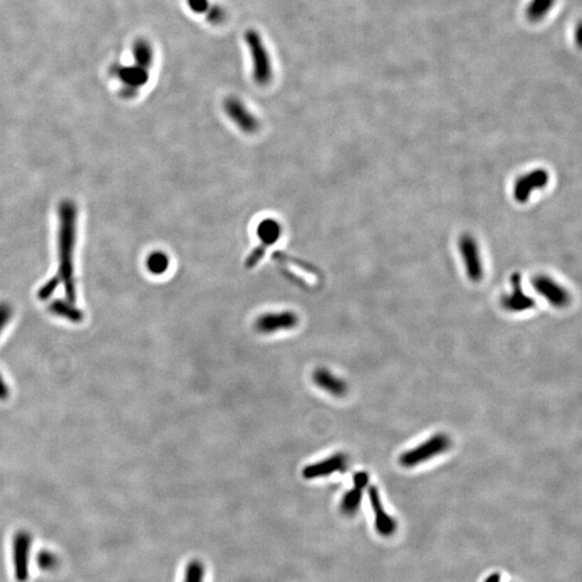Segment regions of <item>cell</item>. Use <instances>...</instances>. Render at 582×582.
<instances>
[{
  "instance_id": "13",
  "label": "cell",
  "mask_w": 582,
  "mask_h": 582,
  "mask_svg": "<svg viewBox=\"0 0 582 582\" xmlns=\"http://www.w3.org/2000/svg\"><path fill=\"white\" fill-rule=\"evenodd\" d=\"M312 379L315 384L332 396L343 397L349 391L346 382L337 377L327 368H318L313 372Z\"/></svg>"
},
{
  "instance_id": "8",
  "label": "cell",
  "mask_w": 582,
  "mask_h": 582,
  "mask_svg": "<svg viewBox=\"0 0 582 582\" xmlns=\"http://www.w3.org/2000/svg\"><path fill=\"white\" fill-rule=\"evenodd\" d=\"M501 306L511 313H523L532 310L536 302L533 298L526 295L523 289L520 274L515 273L511 276V289L501 297Z\"/></svg>"
},
{
  "instance_id": "12",
  "label": "cell",
  "mask_w": 582,
  "mask_h": 582,
  "mask_svg": "<svg viewBox=\"0 0 582 582\" xmlns=\"http://www.w3.org/2000/svg\"><path fill=\"white\" fill-rule=\"evenodd\" d=\"M354 486L343 495L340 503V510L345 515H354L360 510L362 505L364 490L369 484V475L364 471H360L354 475Z\"/></svg>"
},
{
  "instance_id": "9",
  "label": "cell",
  "mask_w": 582,
  "mask_h": 582,
  "mask_svg": "<svg viewBox=\"0 0 582 582\" xmlns=\"http://www.w3.org/2000/svg\"><path fill=\"white\" fill-rule=\"evenodd\" d=\"M225 112L246 134H255L260 127L259 120L248 110L240 99L229 97L225 102Z\"/></svg>"
},
{
  "instance_id": "1",
  "label": "cell",
  "mask_w": 582,
  "mask_h": 582,
  "mask_svg": "<svg viewBox=\"0 0 582 582\" xmlns=\"http://www.w3.org/2000/svg\"><path fill=\"white\" fill-rule=\"evenodd\" d=\"M450 446L451 439L448 438V435L436 434L419 446H414L411 450L402 453L399 457V463L406 468H413L441 455L448 451Z\"/></svg>"
},
{
  "instance_id": "14",
  "label": "cell",
  "mask_w": 582,
  "mask_h": 582,
  "mask_svg": "<svg viewBox=\"0 0 582 582\" xmlns=\"http://www.w3.org/2000/svg\"><path fill=\"white\" fill-rule=\"evenodd\" d=\"M257 234L258 238H260V245L268 248L276 244L282 236V226L274 219H265L259 223Z\"/></svg>"
},
{
  "instance_id": "4",
  "label": "cell",
  "mask_w": 582,
  "mask_h": 582,
  "mask_svg": "<svg viewBox=\"0 0 582 582\" xmlns=\"http://www.w3.org/2000/svg\"><path fill=\"white\" fill-rule=\"evenodd\" d=\"M32 535L28 530H19L13 538V564L15 579L26 582L28 579V564L32 549Z\"/></svg>"
},
{
  "instance_id": "3",
  "label": "cell",
  "mask_w": 582,
  "mask_h": 582,
  "mask_svg": "<svg viewBox=\"0 0 582 582\" xmlns=\"http://www.w3.org/2000/svg\"><path fill=\"white\" fill-rule=\"evenodd\" d=\"M246 38H247L248 45L251 48V56H253V78L259 85H265L272 77L270 59H269L267 50L257 32H249Z\"/></svg>"
},
{
  "instance_id": "10",
  "label": "cell",
  "mask_w": 582,
  "mask_h": 582,
  "mask_svg": "<svg viewBox=\"0 0 582 582\" xmlns=\"http://www.w3.org/2000/svg\"><path fill=\"white\" fill-rule=\"evenodd\" d=\"M347 466H349V457L346 454H333L328 459L304 467L302 470V477L306 480L324 478V477L331 476L333 473L344 472L347 469Z\"/></svg>"
},
{
  "instance_id": "11",
  "label": "cell",
  "mask_w": 582,
  "mask_h": 582,
  "mask_svg": "<svg viewBox=\"0 0 582 582\" xmlns=\"http://www.w3.org/2000/svg\"><path fill=\"white\" fill-rule=\"evenodd\" d=\"M368 492H369L368 494H369L370 505H371L372 511L374 513L375 530L380 535L384 536V537L392 536L396 530V521L385 511L383 503H382L379 490L375 486H371Z\"/></svg>"
},
{
  "instance_id": "15",
  "label": "cell",
  "mask_w": 582,
  "mask_h": 582,
  "mask_svg": "<svg viewBox=\"0 0 582 582\" xmlns=\"http://www.w3.org/2000/svg\"><path fill=\"white\" fill-rule=\"evenodd\" d=\"M51 311L57 316L70 320L72 322H80L83 320V314L74 305L64 301H56L51 305Z\"/></svg>"
},
{
  "instance_id": "17",
  "label": "cell",
  "mask_w": 582,
  "mask_h": 582,
  "mask_svg": "<svg viewBox=\"0 0 582 582\" xmlns=\"http://www.w3.org/2000/svg\"><path fill=\"white\" fill-rule=\"evenodd\" d=\"M273 257H274V259H276V261H278V262L289 263V264L295 265V267H298V268L301 269V270L304 271V272L309 273V274L318 276V269L315 268L314 265L311 264V263L305 262V261L301 260V259L291 257V256L287 255V253H280V251H276V253H274Z\"/></svg>"
},
{
  "instance_id": "25",
  "label": "cell",
  "mask_w": 582,
  "mask_h": 582,
  "mask_svg": "<svg viewBox=\"0 0 582 582\" xmlns=\"http://www.w3.org/2000/svg\"><path fill=\"white\" fill-rule=\"evenodd\" d=\"M484 582H501V575L497 574V572L492 574V575L488 576V579H486Z\"/></svg>"
},
{
  "instance_id": "16",
  "label": "cell",
  "mask_w": 582,
  "mask_h": 582,
  "mask_svg": "<svg viewBox=\"0 0 582 582\" xmlns=\"http://www.w3.org/2000/svg\"><path fill=\"white\" fill-rule=\"evenodd\" d=\"M169 265V259L167 256L161 251H156L149 256L148 260H147V267L150 272L154 273L156 276L163 274L167 271Z\"/></svg>"
},
{
  "instance_id": "2",
  "label": "cell",
  "mask_w": 582,
  "mask_h": 582,
  "mask_svg": "<svg viewBox=\"0 0 582 582\" xmlns=\"http://www.w3.org/2000/svg\"><path fill=\"white\" fill-rule=\"evenodd\" d=\"M459 248L469 280L480 282L484 278V264L477 240L469 234H464L459 238Z\"/></svg>"
},
{
  "instance_id": "5",
  "label": "cell",
  "mask_w": 582,
  "mask_h": 582,
  "mask_svg": "<svg viewBox=\"0 0 582 582\" xmlns=\"http://www.w3.org/2000/svg\"><path fill=\"white\" fill-rule=\"evenodd\" d=\"M533 287L536 293L552 306L563 309L570 303V295L566 288L555 282L550 276H536L533 280Z\"/></svg>"
},
{
  "instance_id": "19",
  "label": "cell",
  "mask_w": 582,
  "mask_h": 582,
  "mask_svg": "<svg viewBox=\"0 0 582 582\" xmlns=\"http://www.w3.org/2000/svg\"><path fill=\"white\" fill-rule=\"evenodd\" d=\"M38 566L43 570H52L57 566L56 555L50 551H41L37 557Z\"/></svg>"
},
{
  "instance_id": "21",
  "label": "cell",
  "mask_w": 582,
  "mask_h": 582,
  "mask_svg": "<svg viewBox=\"0 0 582 582\" xmlns=\"http://www.w3.org/2000/svg\"><path fill=\"white\" fill-rule=\"evenodd\" d=\"M265 251H267V247L264 246L259 245L257 248H255L249 256H248L247 259L245 261V267L247 269L253 268L258 263L260 262L261 259L264 257Z\"/></svg>"
},
{
  "instance_id": "7",
  "label": "cell",
  "mask_w": 582,
  "mask_h": 582,
  "mask_svg": "<svg viewBox=\"0 0 582 582\" xmlns=\"http://www.w3.org/2000/svg\"><path fill=\"white\" fill-rule=\"evenodd\" d=\"M549 183V173L543 169H536L519 177L513 187V196L519 203L523 204L530 200L534 191L543 189Z\"/></svg>"
},
{
  "instance_id": "20",
  "label": "cell",
  "mask_w": 582,
  "mask_h": 582,
  "mask_svg": "<svg viewBox=\"0 0 582 582\" xmlns=\"http://www.w3.org/2000/svg\"><path fill=\"white\" fill-rule=\"evenodd\" d=\"M552 0H534L530 6V17L532 18H541L550 9Z\"/></svg>"
},
{
  "instance_id": "23",
  "label": "cell",
  "mask_w": 582,
  "mask_h": 582,
  "mask_svg": "<svg viewBox=\"0 0 582 582\" xmlns=\"http://www.w3.org/2000/svg\"><path fill=\"white\" fill-rule=\"evenodd\" d=\"M189 6L194 12H205L209 8V1L207 0H189Z\"/></svg>"
},
{
  "instance_id": "18",
  "label": "cell",
  "mask_w": 582,
  "mask_h": 582,
  "mask_svg": "<svg viewBox=\"0 0 582 582\" xmlns=\"http://www.w3.org/2000/svg\"><path fill=\"white\" fill-rule=\"evenodd\" d=\"M205 565L200 560H192L185 570L184 582H204Z\"/></svg>"
},
{
  "instance_id": "22",
  "label": "cell",
  "mask_w": 582,
  "mask_h": 582,
  "mask_svg": "<svg viewBox=\"0 0 582 582\" xmlns=\"http://www.w3.org/2000/svg\"><path fill=\"white\" fill-rule=\"evenodd\" d=\"M11 315H12V312H11L10 307L8 306L7 304L0 305V333L3 331L6 326L8 325V322H10Z\"/></svg>"
},
{
  "instance_id": "6",
  "label": "cell",
  "mask_w": 582,
  "mask_h": 582,
  "mask_svg": "<svg viewBox=\"0 0 582 582\" xmlns=\"http://www.w3.org/2000/svg\"><path fill=\"white\" fill-rule=\"evenodd\" d=\"M299 324V318L291 311L265 313L256 320L255 329L263 335H270L284 330H291Z\"/></svg>"
},
{
  "instance_id": "24",
  "label": "cell",
  "mask_w": 582,
  "mask_h": 582,
  "mask_svg": "<svg viewBox=\"0 0 582 582\" xmlns=\"http://www.w3.org/2000/svg\"><path fill=\"white\" fill-rule=\"evenodd\" d=\"M10 397V388L7 382L3 379V375L0 374V402H6Z\"/></svg>"
}]
</instances>
